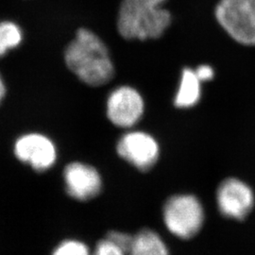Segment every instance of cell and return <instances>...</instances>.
<instances>
[{
  "mask_svg": "<svg viewBox=\"0 0 255 255\" xmlns=\"http://www.w3.org/2000/svg\"><path fill=\"white\" fill-rule=\"evenodd\" d=\"M118 154L138 170L151 169L160 155L159 144L154 137L145 131H128L119 140Z\"/></svg>",
  "mask_w": 255,
  "mask_h": 255,
  "instance_id": "cell-6",
  "label": "cell"
},
{
  "mask_svg": "<svg viewBox=\"0 0 255 255\" xmlns=\"http://www.w3.org/2000/svg\"><path fill=\"white\" fill-rule=\"evenodd\" d=\"M148 1H149V2H152V3H154V4H157V5L163 6L164 2H165L166 0H148Z\"/></svg>",
  "mask_w": 255,
  "mask_h": 255,
  "instance_id": "cell-18",
  "label": "cell"
},
{
  "mask_svg": "<svg viewBox=\"0 0 255 255\" xmlns=\"http://www.w3.org/2000/svg\"><path fill=\"white\" fill-rule=\"evenodd\" d=\"M67 67L90 86L104 85L113 79L115 67L109 50L100 37L87 28H80L64 53Z\"/></svg>",
  "mask_w": 255,
  "mask_h": 255,
  "instance_id": "cell-1",
  "label": "cell"
},
{
  "mask_svg": "<svg viewBox=\"0 0 255 255\" xmlns=\"http://www.w3.org/2000/svg\"><path fill=\"white\" fill-rule=\"evenodd\" d=\"M64 180L67 194L78 201H89L96 198L102 188L99 171L91 165L80 162L65 166Z\"/></svg>",
  "mask_w": 255,
  "mask_h": 255,
  "instance_id": "cell-9",
  "label": "cell"
},
{
  "mask_svg": "<svg viewBox=\"0 0 255 255\" xmlns=\"http://www.w3.org/2000/svg\"><path fill=\"white\" fill-rule=\"evenodd\" d=\"M144 110L145 102L141 94L128 85L116 88L107 99V118L117 127H133L142 119Z\"/></svg>",
  "mask_w": 255,
  "mask_h": 255,
  "instance_id": "cell-5",
  "label": "cell"
},
{
  "mask_svg": "<svg viewBox=\"0 0 255 255\" xmlns=\"http://www.w3.org/2000/svg\"><path fill=\"white\" fill-rule=\"evenodd\" d=\"M128 255H168L163 239L151 230H143L133 237Z\"/></svg>",
  "mask_w": 255,
  "mask_h": 255,
  "instance_id": "cell-11",
  "label": "cell"
},
{
  "mask_svg": "<svg viewBox=\"0 0 255 255\" xmlns=\"http://www.w3.org/2000/svg\"><path fill=\"white\" fill-rule=\"evenodd\" d=\"M215 14L233 40L243 46H255V0H220Z\"/></svg>",
  "mask_w": 255,
  "mask_h": 255,
  "instance_id": "cell-3",
  "label": "cell"
},
{
  "mask_svg": "<svg viewBox=\"0 0 255 255\" xmlns=\"http://www.w3.org/2000/svg\"><path fill=\"white\" fill-rule=\"evenodd\" d=\"M51 255H91L85 243L76 239H67L55 248Z\"/></svg>",
  "mask_w": 255,
  "mask_h": 255,
  "instance_id": "cell-13",
  "label": "cell"
},
{
  "mask_svg": "<svg viewBox=\"0 0 255 255\" xmlns=\"http://www.w3.org/2000/svg\"><path fill=\"white\" fill-rule=\"evenodd\" d=\"M171 14L148 0H123L118 17L119 34L127 40L158 39L171 24Z\"/></svg>",
  "mask_w": 255,
  "mask_h": 255,
  "instance_id": "cell-2",
  "label": "cell"
},
{
  "mask_svg": "<svg viewBox=\"0 0 255 255\" xmlns=\"http://www.w3.org/2000/svg\"><path fill=\"white\" fill-rule=\"evenodd\" d=\"M106 238L109 239L110 241H112L115 245L119 247L127 255L133 241V237L121 232H111Z\"/></svg>",
  "mask_w": 255,
  "mask_h": 255,
  "instance_id": "cell-15",
  "label": "cell"
},
{
  "mask_svg": "<svg viewBox=\"0 0 255 255\" xmlns=\"http://www.w3.org/2000/svg\"><path fill=\"white\" fill-rule=\"evenodd\" d=\"M23 32L21 27L14 22H0V58L5 56L22 43Z\"/></svg>",
  "mask_w": 255,
  "mask_h": 255,
  "instance_id": "cell-12",
  "label": "cell"
},
{
  "mask_svg": "<svg viewBox=\"0 0 255 255\" xmlns=\"http://www.w3.org/2000/svg\"><path fill=\"white\" fill-rule=\"evenodd\" d=\"M91 255H127V254L109 239L105 238L97 244Z\"/></svg>",
  "mask_w": 255,
  "mask_h": 255,
  "instance_id": "cell-14",
  "label": "cell"
},
{
  "mask_svg": "<svg viewBox=\"0 0 255 255\" xmlns=\"http://www.w3.org/2000/svg\"><path fill=\"white\" fill-rule=\"evenodd\" d=\"M6 85H5V82L3 81V78L0 74V103L2 102V101L4 100L5 96H6Z\"/></svg>",
  "mask_w": 255,
  "mask_h": 255,
  "instance_id": "cell-17",
  "label": "cell"
},
{
  "mask_svg": "<svg viewBox=\"0 0 255 255\" xmlns=\"http://www.w3.org/2000/svg\"><path fill=\"white\" fill-rule=\"evenodd\" d=\"M217 203L220 213L230 219H245L255 205L253 189L237 178H229L219 184Z\"/></svg>",
  "mask_w": 255,
  "mask_h": 255,
  "instance_id": "cell-7",
  "label": "cell"
},
{
  "mask_svg": "<svg viewBox=\"0 0 255 255\" xmlns=\"http://www.w3.org/2000/svg\"><path fill=\"white\" fill-rule=\"evenodd\" d=\"M164 224L174 236L182 239L194 237L201 230L204 212L201 201L193 195L169 198L164 207Z\"/></svg>",
  "mask_w": 255,
  "mask_h": 255,
  "instance_id": "cell-4",
  "label": "cell"
},
{
  "mask_svg": "<svg viewBox=\"0 0 255 255\" xmlns=\"http://www.w3.org/2000/svg\"><path fill=\"white\" fill-rule=\"evenodd\" d=\"M201 98V82L195 70L185 67L182 70L179 89L174 99V105L180 109L196 106Z\"/></svg>",
  "mask_w": 255,
  "mask_h": 255,
  "instance_id": "cell-10",
  "label": "cell"
},
{
  "mask_svg": "<svg viewBox=\"0 0 255 255\" xmlns=\"http://www.w3.org/2000/svg\"><path fill=\"white\" fill-rule=\"evenodd\" d=\"M13 151L20 162L29 164L39 172L52 167L57 160L54 143L41 133H27L19 137L14 143Z\"/></svg>",
  "mask_w": 255,
  "mask_h": 255,
  "instance_id": "cell-8",
  "label": "cell"
},
{
  "mask_svg": "<svg viewBox=\"0 0 255 255\" xmlns=\"http://www.w3.org/2000/svg\"><path fill=\"white\" fill-rule=\"evenodd\" d=\"M195 73L201 82H209L211 80H213L215 76V71L213 67L208 64H201L200 66H198L195 69Z\"/></svg>",
  "mask_w": 255,
  "mask_h": 255,
  "instance_id": "cell-16",
  "label": "cell"
}]
</instances>
